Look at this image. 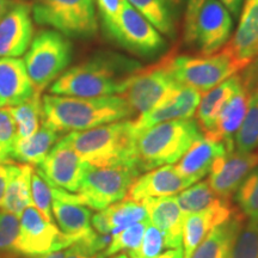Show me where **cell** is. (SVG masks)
I'll return each instance as SVG.
<instances>
[{"label": "cell", "mask_w": 258, "mask_h": 258, "mask_svg": "<svg viewBox=\"0 0 258 258\" xmlns=\"http://www.w3.org/2000/svg\"><path fill=\"white\" fill-rule=\"evenodd\" d=\"M157 258H183V250L182 247H178V249H169L164 251Z\"/></svg>", "instance_id": "7dc6e473"}, {"label": "cell", "mask_w": 258, "mask_h": 258, "mask_svg": "<svg viewBox=\"0 0 258 258\" xmlns=\"http://www.w3.org/2000/svg\"><path fill=\"white\" fill-rule=\"evenodd\" d=\"M227 258H258V222L244 224Z\"/></svg>", "instance_id": "d590c367"}, {"label": "cell", "mask_w": 258, "mask_h": 258, "mask_svg": "<svg viewBox=\"0 0 258 258\" xmlns=\"http://www.w3.org/2000/svg\"><path fill=\"white\" fill-rule=\"evenodd\" d=\"M51 212L69 247L95 233L92 209L82 205L76 192L51 186Z\"/></svg>", "instance_id": "5bb4252c"}, {"label": "cell", "mask_w": 258, "mask_h": 258, "mask_svg": "<svg viewBox=\"0 0 258 258\" xmlns=\"http://www.w3.org/2000/svg\"><path fill=\"white\" fill-rule=\"evenodd\" d=\"M89 166L60 139L35 171L54 188L77 192Z\"/></svg>", "instance_id": "7c38bea8"}, {"label": "cell", "mask_w": 258, "mask_h": 258, "mask_svg": "<svg viewBox=\"0 0 258 258\" xmlns=\"http://www.w3.org/2000/svg\"><path fill=\"white\" fill-rule=\"evenodd\" d=\"M202 137L194 118L163 122L138 132L134 145L135 166L143 173L177 163Z\"/></svg>", "instance_id": "277c9868"}, {"label": "cell", "mask_w": 258, "mask_h": 258, "mask_svg": "<svg viewBox=\"0 0 258 258\" xmlns=\"http://www.w3.org/2000/svg\"><path fill=\"white\" fill-rule=\"evenodd\" d=\"M98 256V254H97ZM98 258H129L128 253H124V252H121V253H117V254H114V256H110V257H99Z\"/></svg>", "instance_id": "816d5d0a"}, {"label": "cell", "mask_w": 258, "mask_h": 258, "mask_svg": "<svg viewBox=\"0 0 258 258\" xmlns=\"http://www.w3.org/2000/svg\"><path fill=\"white\" fill-rule=\"evenodd\" d=\"M141 202L147 211L148 220L164 235L167 249L182 247L184 214L175 196L147 199Z\"/></svg>", "instance_id": "44dd1931"}, {"label": "cell", "mask_w": 258, "mask_h": 258, "mask_svg": "<svg viewBox=\"0 0 258 258\" xmlns=\"http://www.w3.org/2000/svg\"><path fill=\"white\" fill-rule=\"evenodd\" d=\"M141 173L132 166H89L76 194L82 205L102 211L124 200L128 189Z\"/></svg>", "instance_id": "ba28073f"}, {"label": "cell", "mask_w": 258, "mask_h": 258, "mask_svg": "<svg viewBox=\"0 0 258 258\" xmlns=\"http://www.w3.org/2000/svg\"><path fill=\"white\" fill-rule=\"evenodd\" d=\"M178 85L170 72L166 57H163L152 66L138 70L129 78L120 96L127 102L134 118H137L153 109Z\"/></svg>", "instance_id": "9c48e42d"}, {"label": "cell", "mask_w": 258, "mask_h": 258, "mask_svg": "<svg viewBox=\"0 0 258 258\" xmlns=\"http://www.w3.org/2000/svg\"><path fill=\"white\" fill-rule=\"evenodd\" d=\"M234 200L245 218L258 222V165L241 183L234 194Z\"/></svg>", "instance_id": "e575fe53"}, {"label": "cell", "mask_w": 258, "mask_h": 258, "mask_svg": "<svg viewBox=\"0 0 258 258\" xmlns=\"http://www.w3.org/2000/svg\"><path fill=\"white\" fill-rule=\"evenodd\" d=\"M258 148V93L249 95L246 114L234 138V150L254 152Z\"/></svg>", "instance_id": "d6a6232c"}, {"label": "cell", "mask_w": 258, "mask_h": 258, "mask_svg": "<svg viewBox=\"0 0 258 258\" xmlns=\"http://www.w3.org/2000/svg\"><path fill=\"white\" fill-rule=\"evenodd\" d=\"M226 152L228 150L224 143L202 137L190 146L173 167L180 177L192 185L209 175L214 160Z\"/></svg>", "instance_id": "7402d4cb"}, {"label": "cell", "mask_w": 258, "mask_h": 258, "mask_svg": "<svg viewBox=\"0 0 258 258\" xmlns=\"http://www.w3.org/2000/svg\"><path fill=\"white\" fill-rule=\"evenodd\" d=\"M12 164L14 163L0 164V208H2L3 201H4L6 186H8L10 175H11Z\"/></svg>", "instance_id": "ee69618b"}, {"label": "cell", "mask_w": 258, "mask_h": 258, "mask_svg": "<svg viewBox=\"0 0 258 258\" xmlns=\"http://www.w3.org/2000/svg\"><path fill=\"white\" fill-rule=\"evenodd\" d=\"M64 258H98V256H90L86 252L80 249L77 245H72V246L67 247L64 250Z\"/></svg>", "instance_id": "bcb514c9"}, {"label": "cell", "mask_w": 258, "mask_h": 258, "mask_svg": "<svg viewBox=\"0 0 258 258\" xmlns=\"http://www.w3.org/2000/svg\"><path fill=\"white\" fill-rule=\"evenodd\" d=\"M141 64L115 51H98L67 69L49 86L50 95L71 97L120 96Z\"/></svg>", "instance_id": "6da1fadb"}, {"label": "cell", "mask_w": 258, "mask_h": 258, "mask_svg": "<svg viewBox=\"0 0 258 258\" xmlns=\"http://www.w3.org/2000/svg\"><path fill=\"white\" fill-rule=\"evenodd\" d=\"M164 235L156 226L148 222L143 240L137 249L128 252L129 258H157L165 251Z\"/></svg>", "instance_id": "8d00e7d4"}, {"label": "cell", "mask_w": 258, "mask_h": 258, "mask_svg": "<svg viewBox=\"0 0 258 258\" xmlns=\"http://www.w3.org/2000/svg\"><path fill=\"white\" fill-rule=\"evenodd\" d=\"M150 220L140 221L138 224L128 226L127 228L122 230L114 235H111V240L108 247L99 253V257H110L114 254L124 252V251H133L140 245L143 240L144 233Z\"/></svg>", "instance_id": "836d02e7"}, {"label": "cell", "mask_w": 258, "mask_h": 258, "mask_svg": "<svg viewBox=\"0 0 258 258\" xmlns=\"http://www.w3.org/2000/svg\"><path fill=\"white\" fill-rule=\"evenodd\" d=\"M164 2L171 10H179L183 5V0H164Z\"/></svg>", "instance_id": "f907efd6"}, {"label": "cell", "mask_w": 258, "mask_h": 258, "mask_svg": "<svg viewBox=\"0 0 258 258\" xmlns=\"http://www.w3.org/2000/svg\"><path fill=\"white\" fill-rule=\"evenodd\" d=\"M176 200L184 215L233 206L231 200L221 198L213 191L207 182L196 183L191 188L184 189L176 196Z\"/></svg>", "instance_id": "f1b7e54d"}, {"label": "cell", "mask_w": 258, "mask_h": 258, "mask_svg": "<svg viewBox=\"0 0 258 258\" xmlns=\"http://www.w3.org/2000/svg\"><path fill=\"white\" fill-rule=\"evenodd\" d=\"M31 205L41 212L47 220L53 221L51 212V185L35 171L31 176Z\"/></svg>", "instance_id": "74e56055"}, {"label": "cell", "mask_w": 258, "mask_h": 258, "mask_svg": "<svg viewBox=\"0 0 258 258\" xmlns=\"http://www.w3.org/2000/svg\"><path fill=\"white\" fill-rule=\"evenodd\" d=\"M36 93L23 59L0 57V109L23 104Z\"/></svg>", "instance_id": "d6986e66"}, {"label": "cell", "mask_w": 258, "mask_h": 258, "mask_svg": "<svg viewBox=\"0 0 258 258\" xmlns=\"http://www.w3.org/2000/svg\"><path fill=\"white\" fill-rule=\"evenodd\" d=\"M137 138L133 120H122L83 132H72L61 140L93 167L132 166ZM138 170V169H137Z\"/></svg>", "instance_id": "3957f363"}, {"label": "cell", "mask_w": 258, "mask_h": 258, "mask_svg": "<svg viewBox=\"0 0 258 258\" xmlns=\"http://www.w3.org/2000/svg\"><path fill=\"white\" fill-rule=\"evenodd\" d=\"M189 186L190 183L178 175L173 165H164L138 176L124 200L141 202L147 199L173 196Z\"/></svg>", "instance_id": "ac0fdd59"}, {"label": "cell", "mask_w": 258, "mask_h": 258, "mask_svg": "<svg viewBox=\"0 0 258 258\" xmlns=\"http://www.w3.org/2000/svg\"><path fill=\"white\" fill-rule=\"evenodd\" d=\"M134 117L121 96L71 97L46 95L42 97V123L60 134L83 132Z\"/></svg>", "instance_id": "7a4b0ae2"}, {"label": "cell", "mask_w": 258, "mask_h": 258, "mask_svg": "<svg viewBox=\"0 0 258 258\" xmlns=\"http://www.w3.org/2000/svg\"><path fill=\"white\" fill-rule=\"evenodd\" d=\"M67 247L66 239L53 221L47 220L32 205L24 209L19 220L16 253L36 256L51 251L66 250Z\"/></svg>", "instance_id": "8fae6325"}, {"label": "cell", "mask_w": 258, "mask_h": 258, "mask_svg": "<svg viewBox=\"0 0 258 258\" xmlns=\"http://www.w3.org/2000/svg\"><path fill=\"white\" fill-rule=\"evenodd\" d=\"M109 38L134 55L152 57L166 49L163 35L144 18L127 0H123L121 11Z\"/></svg>", "instance_id": "30bf717a"}, {"label": "cell", "mask_w": 258, "mask_h": 258, "mask_svg": "<svg viewBox=\"0 0 258 258\" xmlns=\"http://www.w3.org/2000/svg\"><path fill=\"white\" fill-rule=\"evenodd\" d=\"M34 34L31 4L17 0L0 21V57L23 56Z\"/></svg>", "instance_id": "2e32d148"}, {"label": "cell", "mask_w": 258, "mask_h": 258, "mask_svg": "<svg viewBox=\"0 0 258 258\" xmlns=\"http://www.w3.org/2000/svg\"><path fill=\"white\" fill-rule=\"evenodd\" d=\"M17 0H0V21L4 17V15L9 11Z\"/></svg>", "instance_id": "681fc988"}, {"label": "cell", "mask_w": 258, "mask_h": 258, "mask_svg": "<svg viewBox=\"0 0 258 258\" xmlns=\"http://www.w3.org/2000/svg\"><path fill=\"white\" fill-rule=\"evenodd\" d=\"M60 139L61 134L59 132L50 128L49 125L41 123V127L34 135L23 140H16L11 160L14 163L37 166Z\"/></svg>", "instance_id": "4316f807"}, {"label": "cell", "mask_w": 258, "mask_h": 258, "mask_svg": "<svg viewBox=\"0 0 258 258\" xmlns=\"http://www.w3.org/2000/svg\"><path fill=\"white\" fill-rule=\"evenodd\" d=\"M235 209L237 208L233 206H230L221 209H211L184 215L182 234L183 258H191L194 251L198 249L200 243L205 239L209 231L227 220Z\"/></svg>", "instance_id": "d4e9b609"}, {"label": "cell", "mask_w": 258, "mask_h": 258, "mask_svg": "<svg viewBox=\"0 0 258 258\" xmlns=\"http://www.w3.org/2000/svg\"><path fill=\"white\" fill-rule=\"evenodd\" d=\"M247 105H249V95L241 84L221 108L213 128L203 137L224 143L228 152L234 151L235 134L244 120Z\"/></svg>", "instance_id": "603a6c76"}, {"label": "cell", "mask_w": 258, "mask_h": 258, "mask_svg": "<svg viewBox=\"0 0 258 258\" xmlns=\"http://www.w3.org/2000/svg\"><path fill=\"white\" fill-rule=\"evenodd\" d=\"M245 224V217L239 209L222 224L215 226L206 235L191 258H227L238 234Z\"/></svg>", "instance_id": "cb8c5ba5"}, {"label": "cell", "mask_w": 258, "mask_h": 258, "mask_svg": "<svg viewBox=\"0 0 258 258\" xmlns=\"http://www.w3.org/2000/svg\"><path fill=\"white\" fill-rule=\"evenodd\" d=\"M96 2L103 29H104L106 37H109L120 15L123 0H96Z\"/></svg>", "instance_id": "60d3db41"}, {"label": "cell", "mask_w": 258, "mask_h": 258, "mask_svg": "<svg viewBox=\"0 0 258 258\" xmlns=\"http://www.w3.org/2000/svg\"><path fill=\"white\" fill-rule=\"evenodd\" d=\"M34 166L29 164H12L8 186L2 208L6 212L21 215L31 205V176Z\"/></svg>", "instance_id": "83f0119b"}, {"label": "cell", "mask_w": 258, "mask_h": 258, "mask_svg": "<svg viewBox=\"0 0 258 258\" xmlns=\"http://www.w3.org/2000/svg\"><path fill=\"white\" fill-rule=\"evenodd\" d=\"M200 101H201V93L198 90L179 84L153 109L134 118L133 122L137 133L163 122L192 118Z\"/></svg>", "instance_id": "e0dca14e"}, {"label": "cell", "mask_w": 258, "mask_h": 258, "mask_svg": "<svg viewBox=\"0 0 258 258\" xmlns=\"http://www.w3.org/2000/svg\"><path fill=\"white\" fill-rule=\"evenodd\" d=\"M137 11L146 18L163 36H176L173 12L164 0H127Z\"/></svg>", "instance_id": "4dcf8cb0"}, {"label": "cell", "mask_w": 258, "mask_h": 258, "mask_svg": "<svg viewBox=\"0 0 258 258\" xmlns=\"http://www.w3.org/2000/svg\"><path fill=\"white\" fill-rule=\"evenodd\" d=\"M257 165V152H226L214 160L207 183L219 196L231 200Z\"/></svg>", "instance_id": "9a60e30c"}, {"label": "cell", "mask_w": 258, "mask_h": 258, "mask_svg": "<svg viewBox=\"0 0 258 258\" xmlns=\"http://www.w3.org/2000/svg\"><path fill=\"white\" fill-rule=\"evenodd\" d=\"M24 55L29 77L35 89L42 93L69 69L73 46L64 35L44 29L35 35Z\"/></svg>", "instance_id": "8992f818"}, {"label": "cell", "mask_w": 258, "mask_h": 258, "mask_svg": "<svg viewBox=\"0 0 258 258\" xmlns=\"http://www.w3.org/2000/svg\"><path fill=\"white\" fill-rule=\"evenodd\" d=\"M16 138H17V129L9 109H0V164L14 163L11 160V153Z\"/></svg>", "instance_id": "f35d334b"}, {"label": "cell", "mask_w": 258, "mask_h": 258, "mask_svg": "<svg viewBox=\"0 0 258 258\" xmlns=\"http://www.w3.org/2000/svg\"><path fill=\"white\" fill-rule=\"evenodd\" d=\"M25 258H64V250L51 251V252L36 254V256H24Z\"/></svg>", "instance_id": "c3c4849f"}, {"label": "cell", "mask_w": 258, "mask_h": 258, "mask_svg": "<svg viewBox=\"0 0 258 258\" xmlns=\"http://www.w3.org/2000/svg\"><path fill=\"white\" fill-rule=\"evenodd\" d=\"M239 77L247 95L258 93V56L241 70Z\"/></svg>", "instance_id": "7bdbcfd3"}, {"label": "cell", "mask_w": 258, "mask_h": 258, "mask_svg": "<svg viewBox=\"0 0 258 258\" xmlns=\"http://www.w3.org/2000/svg\"><path fill=\"white\" fill-rule=\"evenodd\" d=\"M222 5L228 10L232 18H238L240 15L241 8H243L244 0H220Z\"/></svg>", "instance_id": "f6af8a7d"}, {"label": "cell", "mask_w": 258, "mask_h": 258, "mask_svg": "<svg viewBox=\"0 0 258 258\" xmlns=\"http://www.w3.org/2000/svg\"><path fill=\"white\" fill-rule=\"evenodd\" d=\"M207 0H186L184 12V25H183V40L188 46H192L195 24L202 5Z\"/></svg>", "instance_id": "b9f144b4"}, {"label": "cell", "mask_w": 258, "mask_h": 258, "mask_svg": "<svg viewBox=\"0 0 258 258\" xmlns=\"http://www.w3.org/2000/svg\"><path fill=\"white\" fill-rule=\"evenodd\" d=\"M19 234V217L14 213L0 211V252L16 253Z\"/></svg>", "instance_id": "ab89813d"}, {"label": "cell", "mask_w": 258, "mask_h": 258, "mask_svg": "<svg viewBox=\"0 0 258 258\" xmlns=\"http://www.w3.org/2000/svg\"><path fill=\"white\" fill-rule=\"evenodd\" d=\"M233 18L220 0H207L200 10L192 46L201 55L217 53L230 41Z\"/></svg>", "instance_id": "4fadbf2b"}, {"label": "cell", "mask_w": 258, "mask_h": 258, "mask_svg": "<svg viewBox=\"0 0 258 258\" xmlns=\"http://www.w3.org/2000/svg\"><path fill=\"white\" fill-rule=\"evenodd\" d=\"M42 93H36L23 104L8 108L17 129L16 140H23L34 135L42 123Z\"/></svg>", "instance_id": "1f68e13d"}, {"label": "cell", "mask_w": 258, "mask_h": 258, "mask_svg": "<svg viewBox=\"0 0 258 258\" xmlns=\"http://www.w3.org/2000/svg\"><path fill=\"white\" fill-rule=\"evenodd\" d=\"M167 66L172 77L180 85L206 93L238 74L241 69L230 51L222 47L211 55H166Z\"/></svg>", "instance_id": "52a82bcc"}, {"label": "cell", "mask_w": 258, "mask_h": 258, "mask_svg": "<svg viewBox=\"0 0 258 258\" xmlns=\"http://www.w3.org/2000/svg\"><path fill=\"white\" fill-rule=\"evenodd\" d=\"M34 22L69 38H91L98 31L93 0H34Z\"/></svg>", "instance_id": "5b68a950"}, {"label": "cell", "mask_w": 258, "mask_h": 258, "mask_svg": "<svg viewBox=\"0 0 258 258\" xmlns=\"http://www.w3.org/2000/svg\"><path fill=\"white\" fill-rule=\"evenodd\" d=\"M22 2H25V0H22Z\"/></svg>", "instance_id": "f5cc1de1"}, {"label": "cell", "mask_w": 258, "mask_h": 258, "mask_svg": "<svg viewBox=\"0 0 258 258\" xmlns=\"http://www.w3.org/2000/svg\"><path fill=\"white\" fill-rule=\"evenodd\" d=\"M240 85L241 80L239 74H234L203 95L194 115L195 116L194 120L199 124L203 135L207 134L213 128L221 108Z\"/></svg>", "instance_id": "484cf974"}, {"label": "cell", "mask_w": 258, "mask_h": 258, "mask_svg": "<svg viewBox=\"0 0 258 258\" xmlns=\"http://www.w3.org/2000/svg\"><path fill=\"white\" fill-rule=\"evenodd\" d=\"M224 47L241 70L258 56V0H244L237 30Z\"/></svg>", "instance_id": "ffe728a7"}, {"label": "cell", "mask_w": 258, "mask_h": 258, "mask_svg": "<svg viewBox=\"0 0 258 258\" xmlns=\"http://www.w3.org/2000/svg\"><path fill=\"white\" fill-rule=\"evenodd\" d=\"M111 235L127 228L128 226L148 220L147 211L143 202L121 200L101 211Z\"/></svg>", "instance_id": "f546056e"}]
</instances>
